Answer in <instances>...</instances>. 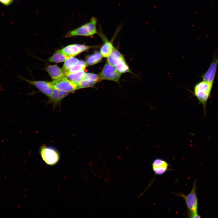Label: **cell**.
<instances>
[{
  "mask_svg": "<svg viewBox=\"0 0 218 218\" xmlns=\"http://www.w3.org/2000/svg\"><path fill=\"white\" fill-rule=\"evenodd\" d=\"M213 84L203 80L197 83L193 88V95L198 100L199 104L202 105L205 115L207 102L210 96Z\"/></svg>",
  "mask_w": 218,
  "mask_h": 218,
  "instance_id": "obj_1",
  "label": "cell"
},
{
  "mask_svg": "<svg viewBox=\"0 0 218 218\" xmlns=\"http://www.w3.org/2000/svg\"><path fill=\"white\" fill-rule=\"evenodd\" d=\"M196 180L193 183L191 191L187 195L182 193L177 194L184 199L189 215L191 218L200 217L198 213V201L196 194Z\"/></svg>",
  "mask_w": 218,
  "mask_h": 218,
  "instance_id": "obj_2",
  "label": "cell"
},
{
  "mask_svg": "<svg viewBox=\"0 0 218 218\" xmlns=\"http://www.w3.org/2000/svg\"><path fill=\"white\" fill-rule=\"evenodd\" d=\"M97 18L92 17L88 22L68 32L65 37L69 38L77 36H91L97 33Z\"/></svg>",
  "mask_w": 218,
  "mask_h": 218,
  "instance_id": "obj_3",
  "label": "cell"
},
{
  "mask_svg": "<svg viewBox=\"0 0 218 218\" xmlns=\"http://www.w3.org/2000/svg\"><path fill=\"white\" fill-rule=\"evenodd\" d=\"M107 61L121 73L130 72L123 56L115 48L107 58Z\"/></svg>",
  "mask_w": 218,
  "mask_h": 218,
  "instance_id": "obj_4",
  "label": "cell"
},
{
  "mask_svg": "<svg viewBox=\"0 0 218 218\" xmlns=\"http://www.w3.org/2000/svg\"><path fill=\"white\" fill-rule=\"evenodd\" d=\"M39 152L42 160L47 165H55L60 160L59 153L53 147L43 145L40 148Z\"/></svg>",
  "mask_w": 218,
  "mask_h": 218,
  "instance_id": "obj_5",
  "label": "cell"
},
{
  "mask_svg": "<svg viewBox=\"0 0 218 218\" xmlns=\"http://www.w3.org/2000/svg\"><path fill=\"white\" fill-rule=\"evenodd\" d=\"M121 74V73L114 66L107 61L99 75L101 80L104 79L117 81Z\"/></svg>",
  "mask_w": 218,
  "mask_h": 218,
  "instance_id": "obj_6",
  "label": "cell"
},
{
  "mask_svg": "<svg viewBox=\"0 0 218 218\" xmlns=\"http://www.w3.org/2000/svg\"><path fill=\"white\" fill-rule=\"evenodd\" d=\"M54 88L68 92L78 89V84L68 79L66 77L52 81Z\"/></svg>",
  "mask_w": 218,
  "mask_h": 218,
  "instance_id": "obj_7",
  "label": "cell"
},
{
  "mask_svg": "<svg viewBox=\"0 0 218 218\" xmlns=\"http://www.w3.org/2000/svg\"><path fill=\"white\" fill-rule=\"evenodd\" d=\"M90 48L89 46L84 45L74 44L67 46L59 50L63 54L70 58L74 57Z\"/></svg>",
  "mask_w": 218,
  "mask_h": 218,
  "instance_id": "obj_8",
  "label": "cell"
},
{
  "mask_svg": "<svg viewBox=\"0 0 218 218\" xmlns=\"http://www.w3.org/2000/svg\"><path fill=\"white\" fill-rule=\"evenodd\" d=\"M25 80L31 85L35 86L49 98L51 95L54 88L52 82L27 80Z\"/></svg>",
  "mask_w": 218,
  "mask_h": 218,
  "instance_id": "obj_9",
  "label": "cell"
},
{
  "mask_svg": "<svg viewBox=\"0 0 218 218\" xmlns=\"http://www.w3.org/2000/svg\"><path fill=\"white\" fill-rule=\"evenodd\" d=\"M218 64V56L214 58L207 71L201 75L203 80L213 84Z\"/></svg>",
  "mask_w": 218,
  "mask_h": 218,
  "instance_id": "obj_10",
  "label": "cell"
},
{
  "mask_svg": "<svg viewBox=\"0 0 218 218\" xmlns=\"http://www.w3.org/2000/svg\"><path fill=\"white\" fill-rule=\"evenodd\" d=\"M169 166L168 163L166 160L161 158L154 159L152 164L153 170L157 175L164 174L167 171Z\"/></svg>",
  "mask_w": 218,
  "mask_h": 218,
  "instance_id": "obj_11",
  "label": "cell"
},
{
  "mask_svg": "<svg viewBox=\"0 0 218 218\" xmlns=\"http://www.w3.org/2000/svg\"><path fill=\"white\" fill-rule=\"evenodd\" d=\"M99 31V35L104 42L103 45L100 49V53L102 57L107 58L114 48L103 33L101 31Z\"/></svg>",
  "mask_w": 218,
  "mask_h": 218,
  "instance_id": "obj_12",
  "label": "cell"
},
{
  "mask_svg": "<svg viewBox=\"0 0 218 218\" xmlns=\"http://www.w3.org/2000/svg\"><path fill=\"white\" fill-rule=\"evenodd\" d=\"M69 94V92L54 88L51 95L49 97L48 102L55 105L59 104L61 100Z\"/></svg>",
  "mask_w": 218,
  "mask_h": 218,
  "instance_id": "obj_13",
  "label": "cell"
},
{
  "mask_svg": "<svg viewBox=\"0 0 218 218\" xmlns=\"http://www.w3.org/2000/svg\"><path fill=\"white\" fill-rule=\"evenodd\" d=\"M46 71L53 80L66 76L63 69L59 68L56 64L48 66L46 68Z\"/></svg>",
  "mask_w": 218,
  "mask_h": 218,
  "instance_id": "obj_14",
  "label": "cell"
},
{
  "mask_svg": "<svg viewBox=\"0 0 218 218\" xmlns=\"http://www.w3.org/2000/svg\"><path fill=\"white\" fill-rule=\"evenodd\" d=\"M70 58L63 54L59 50L56 51L54 54L48 59V61L50 62L58 63L65 61Z\"/></svg>",
  "mask_w": 218,
  "mask_h": 218,
  "instance_id": "obj_15",
  "label": "cell"
},
{
  "mask_svg": "<svg viewBox=\"0 0 218 218\" xmlns=\"http://www.w3.org/2000/svg\"><path fill=\"white\" fill-rule=\"evenodd\" d=\"M85 73L84 70H82L69 74L66 77L70 80L78 84L83 80Z\"/></svg>",
  "mask_w": 218,
  "mask_h": 218,
  "instance_id": "obj_16",
  "label": "cell"
},
{
  "mask_svg": "<svg viewBox=\"0 0 218 218\" xmlns=\"http://www.w3.org/2000/svg\"><path fill=\"white\" fill-rule=\"evenodd\" d=\"M102 56L100 53L96 52L88 56L86 59V63L87 65H91L99 62L102 58Z\"/></svg>",
  "mask_w": 218,
  "mask_h": 218,
  "instance_id": "obj_17",
  "label": "cell"
},
{
  "mask_svg": "<svg viewBox=\"0 0 218 218\" xmlns=\"http://www.w3.org/2000/svg\"><path fill=\"white\" fill-rule=\"evenodd\" d=\"M87 65L85 62L83 61L79 60L65 74V76L70 74L74 73L84 70Z\"/></svg>",
  "mask_w": 218,
  "mask_h": 218,
  "instance_id": "obj_18",
  "label": "cell"
},
{
  "mask_svg": "<svg viewBox=\"0 0 218 218\" xmlns=\"http://www.w3.org/2000/svg\"><path fill=\"white\" fill-rule=\"evenodd\" d=\"M79 61V60L78 59L72 57L70 58L65 61L62 69L65 75L70 69L76 64Z\"/></svg>",
  "mask_w": 218,
  "mask_h": 218,
  "instance_id": "obj_19",
  "label": "cell"
},
{
  "mask_svg": "<svg viewBox=\"0 0 218 218\" xmlns=\"http://www.w3.org/2000/svg\"><path fill=\"white\" fill-rule=\"evenodd\" d=\"M98 82L97 81L90 78L84 79L78 84V89L91 87Z\"/></svg>",
  "mask_w": 218,
  "mask_h": 218,
  "instance_id": "obj_20",
  "label": "cell"
},
{
  "mask_svg": "<svg viewBox=\"0 0 218 218\" xmlns=\"http://www.w3.org/2000/svg\"><path fill=\"white\" fill-rule=\"evenodd\" d=\"M13 0H0V2L4 5H8L11 4Z\"/></svg>",
  "mask_w": 218,
  "mask_h": 218,
  "instance_id": "obj_21",
  "label": "cell"
},
{
  "mask_svg": "<svg viewBox=\"0 0 218 218\" xmlns=\"http://www.w3.org/2000/svg\"><path fill=\"white\" fill-rule=\"evenodd\" d=\"M0 89H1V87H0Z\"/></svg>",
  "mask_w": 218,
  "mask_h": 218,
  "instance_id": "obj_22",
  "label": "cell"
}]
</instances>
